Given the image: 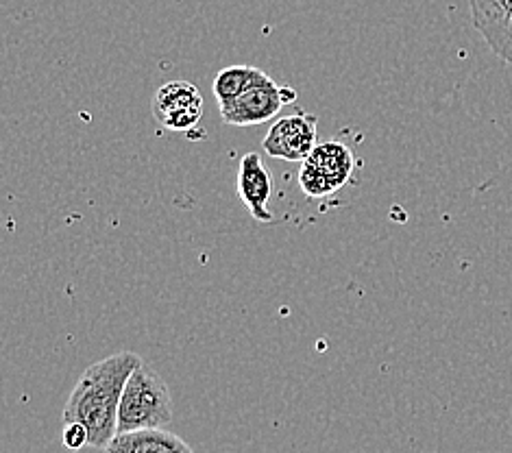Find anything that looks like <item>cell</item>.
I'll use <instances>...</instances> for the list:
<instances>
[{
	"instance_id": "cell-2",
	"label": "cell",
	"mask_w": 512,
	"mask_h": 453,
	"mask_svg": "<svg viewBox=\"0 0 512 453\" xmlns=\"http://www.w3.org/2000/svg\"><path fill=\"white\" fill-rule=\"evenodd\" d=\"M170 421H173V397L164 377L142 362L125 384L118 408V434L166 430Z\"/></svg>"
},
{
	"instance_id": "cell-11",
	"label": "cell",
	"mask_w": 512,
	"mask_h": 453,
	"mask_svg": "<svg viewBox=\"0 0 512 453\" xmlns=\"http://www.w3.org/2000/svg\"><path fill=\"white\" fill-rule=\"evenodd\" d=\"M299 186H301L303 192L308 194L310 199H323V197H329V194L336 192V188L327 181V177H323L319 170H314L306 162H303V166H301Z\"/></svg>"
},
{
	"instance_id": "cell-4",
	"label": "cell",
	"mask_w": 512,
	"mask_h": 453,
	"mask_svg": "<svg viewBox=\"0 0 512 453\" xmlns=\"http://www.w3.org/2000/svg\"><path fill=\"white\" fill-rule=\"evenodd\" d=\"M316 122V116L303 112L282 116L266 133L262 142L264 153L303 164L316 149Z\"/></svg>"
},
{
	"instance_id": "cell-8",
	"label": "cell",
	"mask_w": 512,
	"mask_h": 453,
	"mask_svg": "<svg viewBox=\"0 0 512 453\" xmlns=\"http://www.w3.org/2000/svg\"><path fill=\"white\" fill-rule=\"evenodd\" d=\"M105 453H194L177 434L166 430H136L116 434Z\"/></svg>"
},
{
	"instance_id": "cell-7",
	"label": "cell",
	"mask_w": 512,
	"mask_h": 453,
	"mask_svg": "<svg viewBox=\"0 0 512 453\" xmlns=\"http://www.w3.org/2000/svg\"><path fill=\"white\" fill-rule=\"evenodd\" d=\"M273 194V177L258 153H247L238 166V197L258 223H273L275 216L268 210Z\"/></svg>"
},
{
	"instance_id": "cell-6",
	"label": "cell",
	"mask_w": 512,
	"mask_h": 453,
	"mask_svg": "<svg viewBox=\"0 0 512 453\" xmlns=\"http://www.w3.org/2000/svg\"><path fill=\"white\" fill-rule=\"evenodd\" d=\"M469 9L486 46L512 66V0H469Z\"/></svg>"
},
{
	"instance_id": "cell-1",
	"label": "cell",
	"mask_w": 512,
	"mask_h": 453,
	"mask_svg": "<svg viewBox=\"0 0 512 453\" xmlns=\"http://www.w3.org/2000/svg\"><path fill=\"white\" fill-rule=\"evenodd\" d=\"M142 358L133 351H118L105 360L94 362L83 371L68 397L64 423L88 427L90 447L107 449L118 434V408L123 390Z\"/></svg>"
},
{
	"instance_id": "cell-10",
	"label": "cell",
	"mask_w": 512,
	"mask_h": 453,
	"mask_svg": "<svg viewBox=\"0 0 512 453\" xmlns=\"http://www.w3.org/2000/svg\"><path fill=\"white\" fill-rule=\"evenodd\" d=\"M268 79H271V77H268L266 72H262L260 68H253V66H229V68H223L216 75L214 85H212V92L216 96L218 105H223V103H229V101L238 99L240 94H245L249 88H253V85L264 83Z\"/></svg>"
},
{
	"instance_id": "cell-3",
	"label": "cell",
	"mask_w": 512,
	"mask_h": 453,
	"mask_svg": "<svg viewBox=\"0 0 512 453\" xmlns=\"http://www.w3.org/2000/svg\"><path fill=\"white\" fill-rule=\"evenodd\" d=\"M292 101H297L295 90L268 79L264 83L253 85L245 94H240L238 99L223 103L221 118L227 125L234 127L260 125V122L273 120Z\"/></svg>"
},
{
	"instance_id": "cell-5",
	"label": "cell",
	"mask_w": 512,
	"mask_h": 453,
	"mask_svg": "<svg viewBox=\"0 0 512 453\" xmlns=\"http://www.w3.org/2000/svg\"><path fill=\"white\" fill-rule=\"evenodd\" d=\"M153 116L170 131H190L203 116V96L188 81H168L153 96Z\"/></svg>"
},
{
	"instance_id": "cell-9",
	"label": "cell",
	"mask_w": 512,
	"mask_h": 453,
	"mask_svg": "<svg viewBox=\"0 0 512 453\" xmlns=\"http://www.w3.org/2000/svg\"><path fill=\"white\" fill-rule=\"evenodd\" d=\"M306 164L314 170H319L336 190H340L353 173V153L347 144L329 140L323 144H316V149L310 153Z\"/></svg>"
},
{
	"instance_id": "cell-12",
	"label": "cell",
	"mask_w": 512,
	"mask_h": 453,
	"mask_svg": "<svg viewBox=\"0 0 512 453\" xmlns=\"http://www.w3.org/2000/svg\"><path fill=\"white\" fill-rule=\"evenodd\" d=\"M85 445H90L88 427L81 423H66L64 425V447L70 451H79Z\"/></svg>"
}]
</instances>
